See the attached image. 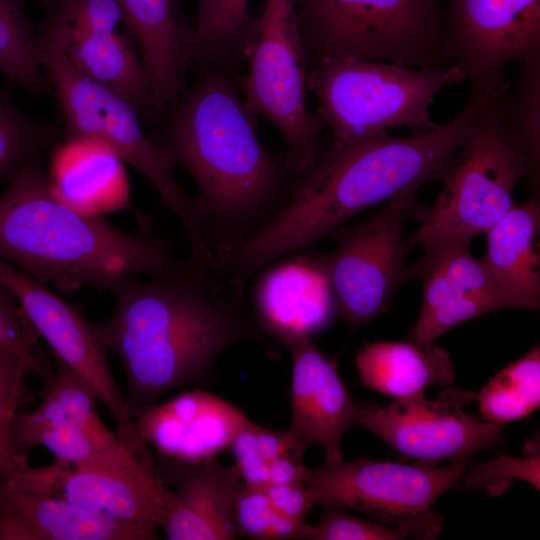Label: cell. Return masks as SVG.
<instances>
[{
	"instance_id": "obj_33",
	"label": "cell",
	"mask_w": 540,
	"mask_h": 540,
	"mask_svg": "<svg viewBox=\"0 0 540 540\" xmlns=\"http://www.w3.org/2000/svg\"><path fill=\"white\" fill-rule=\"evenodd\" d=\"M50 127L39 125L13 103L9 91L0 94V180L27 163L42 158L54 139Z\"/></svg>"
},
{
	"instance_id": "obj_22",
	"label": "cell",
	"mask_w": 540,
	"mask_h": 540,
	"mask_svg": "<svg viewBox=\"0 0 540 540\" xmlns=\"http://www.w3.org/2000/svg\"><path fill=\"white\" fill-rule=\"evenodd\" d=\"M41 35L57 44L78 72L128 103L140 119L158 121L150 79L130 34L45 27Z\"/></svg>"
},
{
	"instance_id": "obj_13",
	"label": "cell",
	"mask_w": 540,
	"mask_h": 540,
	"mask_svg": "<svg viewBox=\"0 0 540 540\" xmlns=\"http://www.w3.org/2000/svg\"><path fill=\"white\" fill-rule=\"evenodd\" d=\"M476 394L449 385L433 400L422 391L387 406L359 403L356 425L374 433L403 459L469 462L476 453L504 441L505 424L465 412Z\"/></svg>"
},
{
	"instance_id": "obj_8",
	"label": "cell",
	"mask_w": 540,
	"mask_h": 540,
	"mask_svg": "<svg viewBox=\"0 0 540 540\" xmlns=\"http://www.w3.org/2000/svg\"><path fill=\"white\" fill-rule=\"evenodd\" d=\"M295 4L310 67L326 57L390 60L416 69L451 66L444 52L440 0H295Z\"/></svg>"
},
{
	"instance_id": "obj_35",
	"label": "cell",
	"mask_w": 540,
	"mask_h": 540,
	"mask_svg": "<svg viewBox=\"0 0 540 540\" xmlns=\"http://www.w3.org/2000/svg\"><path fill=\"white\" fill-rule=\"evenodd\" d=\"M38 338L16 299L0 284V353L25 359L29 370L47 381L53 371L38 354Z\"/></svg>"
},
{
	"instance_id": "obj_21",
	"label": "cell",
	"mask_w": 540,
	"mask_h": 540,
	"mask_svg": "<svg viewBox=\"0 0 540 540\" xmlns=\"http://www.w3.org/2000/svg\"><path fill=\"white\" fill-rule=\"evenodd\" d=\"M123 22L139 46L148 73L158 122L186 89L194 61V27L180 0H119Z\"/></svg>"
},
{
	"instance_id": "obj_3",
	"label": "cell",
	"mask_w": 540,
	"mask_h": 540,
	"mask_svg": "<svg viewBox=\"0 0 540 540\" xmlns=\"http://www.w3.org/2000/svg\"><path fill=\"white\" fill-rule=\"evenodd\" d=\"M198 68L194 83L151 137L194 179L203 236L214 260L272 221L291 200L301 174L261 143L237 73Z\"/></svg>"
},
{
	"instance_id": "obj_15",
	"label": "cell",
	"mask_w": 540,
	"mask_h": 540,
	"mask_svg": "<svg viewBox=\"0 0 540 540\" xmlns=\"http://www.w3.org/2000/svg\"><path fill=\"white\" fill-rule=\"evenodd\" d=\"M443 41L470 85L501 82L508 63L540 52V0H446Z\"/></svg>"
},
{
	"instance_id": "obj_10",
	"label": "cell",
	"mask_w": 540,
	"mask_h": 540,
	"mask_svg": "<svg viewBox=\"0 0 540 540\" xmlns=\"http://www.w3.org/2000/svg\"><path fill=\"white\" fill-rule=\"evenodd\" d=\"M418 189H403L377 214L331 233L336 248L323 254V263L338 315L352 328L390 311L391 296L410 279L404 225L410 216L421 220L425 207L417 201Z\"/></svg>"
},
{
	"instance_id": "obj_44",
	"label": "cell",
	"mask_w": 540,
	"mask_h": 540,
	"mask_svg": "<svg viewBox=\"0 0 540 540\" xmlns=\"http://www.w3.org/2000/svg\"><path fill=\"white\" fill-rule=\"evenodd\" d=\"M42 3H44L47 6L52 7L56 0H40Z\"/></svg>"
},
{
	"instance_id": "obj_1",
	"label": "cell",
	"mask_w": 540,
	"mask_h": 540,
	"mask_svg": "<svg viewBox=\"0 0 540 540\" xmlns=\"http://www.w3.org/2000/svg\"><path fill=\"white\" fill-rule=\"evenodd\" d=\"M501 85H470L461 112L435 129L395 137L387 131L336 147L321 140L287 206L239 246L217 256L211 275L244 290L263 268L309 247L358 212L410 186L441 182L452 157L503 95Z\"/></svg>"
},
{
	"instance_id": "obj_42",
	"label": "cell",
	"mask_w": 540,
	"mask_h": 540,
	"mask_svg": "<svg viewBox=\"0 0 540 540\" xmlns=\"http://www.w3.org/2000/svg\"><path fill=\"white\" fill-rule=\"evenodd\" d=\"M256 442L262 457L270 464L278 457L291 454V445L285 431H277L256 424Z\"/></svg>"
},
{
	"instance_id": "obj_14",
	"label": "cell",
	"mask_w": 540,
	"mask_h": 540,
	"mask_svg": "<svg viewBox=\"0 0 540 540\" xmlns=\"http://www.w3.org/2000/svg\"><path fill=\"white\" fill-rule=\"evenodd\" d=\"M0 284L16 299L38 337L92 389L117 424V435L134 446L132 419L110 370L107 349L92 322L44 283L0 259Z\"/></svg>"
},
{
	"instance_id": "obj_36",
	"label": "cell",
	"mask_w": 540,
	"mask_h": 540,
	"mask_svg": "<svg viewBox=\"0 0 540 540\" xmlns=\"http://www.w3.org/2000/svg\"><path fill=\"white\" fill-rule=\"evenodd\" d=\"M539 459L538 452L526 453L524 458L503 455L474 466L462 480L468 488H482L493 495L503 493L514 479L528 481L539 490Z\"/></svg>"
},
{
	"instance_id": "obj_32",
	"label": "cell",
	"mask_w": 540,
	"mask_h": 540,
	"mask_svg": "<svg viewBox=\"0 0 540 540\" xmlns=\"http://www.w3.org/2000/svg\"><path fill=\"white\" fill-rule=\"evenodd\" d=\"M522 63L517 83L500 97L497 110L506 128L540 164V52Z\"/></svg>"
},
{
	"instance_id": "obj_18",
	"label": "cell",
	"mask_w": 540,
	"mask_h": 540,
	"mask_svg": "<svg viewBox=\"0 0 540 540\" xmlns=\"http://www.w3.org/2000/svg\"><path fill=\"white\" fill-rule=\"evenodd\" d=\"M250 419L236 406L200 389L184 391L132 419L134 435L162 455L200 462L229 448Z\"/></svg>"
},
{
	"instance_id": "obj_31",
	"label": "cell",
	"mask_w": 540,
	"mask_h": 540,
	"mask_svg": "<svg viewBox=\"0 0 540 540\" xmlns=\"http://www.w3.org/2000/svg\"><path fill=\"white\" fill-rule=\"evenodd\" d=\"M0 70L10 83L31 94L45 92L37 36L14 0H0Z\"/></svg>"
},
{
	"instance_id": "obj_25",
	"label": "cell",
	"mask_w": 540,
	"mask_h": 540,
	"mask_svg": "<svg viewBox=\"0 0 540 540\" xmlns=\"http://www.w3.org/2000/svg\"><path fill=\"white\" fill-rule=\"evenodd\" d=\"M355 365L362 384L395 399L449 386L455 379L450 354L434 343L421 347L412 341L377 340L358 351Z\"/></svg>"
},
{
	"instance_id": "obj_39",
	"label": "cell",
	"mask_w": 540,
	"mask_h": 540,
	"mask_svg": "<svg viewBox=\"0 0 540 540\" xmlns=\"http://www.w3.org/2000/svg\"><path fill=\"white\" fill-rule=\"evenodd\" d=\"M265 490L276 511L300 521H305L307 514L315 505L303 481L268 485Z\"/></svg>"
},
{
	"instance_id": "obj_17",
	"label": "cell",
	"mask_w": 540,
	"mask_h": 540,
	"mask_svg": "<svg viewBox=\"0 0 540 540\" xmlns=\"http://www.w3.org/2000/svg\"><path fill=\"white\" fill-rule=\"evenodd\" d=\"M292 357V420L286 436L291 454L303 461L305 451L319 444L326 463L342 461L341 441L356 425L359 403L353 401L338 372L337 362L310 337L288 345Z\"/></svg>"
},
{
	"instance_id": "obj_9",
	"label": "cell",
	"mask_w": 540,
	"mask_h": 540,
	"mask_svg": "<svg viewBox=\"0 0 540 540\" xmlns=\"http://www.w3.org/2000/svg\"><path fill=\"white\" fill-rule=\"evenodd\" d=\"M246 74L236 81L247 110L268 119L286 147L285 162L297 173L315 162L325 125L306 104L310 61L301 39L295 0H266L244 51Z\"/></svg>"
},
{
	"instance_id": "obj_4",
	"label": "cell",
	"mask_w": 540,
	"mask_h": 540,
	"mask_svg": "<svg viewBox=\"0 0 540 540\" xmlns=\"http://www.w3.org/2000/svg\"><path fill=\"white\" fill-rule=\"evenodd\" d=\"M40 163L20 168L0 194V259L61 291L89 286L99 293L127 277L176 274L199 264L174 257L171 241L125 233L70 206Z\"/></svg>"
},
{
	"instance_id": "obj_28",
	"label": "cell",
	"mask_w": 540,
	"mask_h": 540,
	"mask_svg": "<svg viewBox=\"0 0 540 540\" xmlns=\"http://www.w3.org/2000/svg\"><path fill=\"white\" fill-rule=\"evenodd\" d=\"M54 362L41 403L30 412L19 408L16 416L33 425H68L102 438L117 436L101 419L98 399L89 385L59 359L54 358Z\"/></svg>"
},
{
	"instance_id": "obj_16",
	"label": "cell",
	"mask_w": 540,
	"mask_h": 540,
	"mask_svg": "<svg viewBox=\"0 0 540 540\" xmlns=\"http://www.w3.org/2000/svg\"><path fill=\"white\" fill-rule=\"evenodd\" d=\"M251 311L265 336L288 347L327 328L338 314L323 254L299 249L257 273Z\"/></svg>"
},
{
	"instance_id": "obj_38",
	"label": "cell",
	"mask_w": 540,
	"mask_h": 540,
	"mask_svg": "<svg viewBox=\"0 0 540 540\" xmlns=\"http://www.w3.org/2000/svg\"><path fill=\"white\" fill-rule=\"evenodd\" d=\"M255 429L256 424L250 421L237 433L230 448L243 482L249 487L266 488L269 485V463L259 452Z\"/></svg>"
},
{
	"instance_id": "obj_27",
	"label": "cell",
	"mask_w": 540,
	"mask_h": 540,
	"mask_svg": "<svg viewBox=\"0 0 540 540\" xmlns=\"http://www.w3.org/2000/svg\"><path fill=\"white\" fill-rule=\"evenodd\" d=\"M194 26V61L198 67L214 66L235 71L255 22L249 0H197Z\"/></svg>"
},
{
	"instance_id": "obj_43",
	"label": "cell",
	"mask_w": 540,
	"mask_h": 540,
	"mask_svg": "<svg viewBox=\"0 0 540 540\" xmlns=\"http://www.w3.org/2000/svg\"><path fill=\"white\" fill-rule=\"evenodd\" d=\"M303 461L288 453L269 464V485H282L303 480L305 468Z\"/></svg>"
},
{
	"instance_id": "obj_19",
	"label": "cell",
	"mask_w": 540,
	"mask_h": 540,
	"mask_svg": "<svg viewBox=\"0 0 540 540\" xmlns=\"http://www.w3.org/2000/svg\"><path fill=\"white\" fill-rule=\"evenodd\" d=\"M156 470L173 492V503L162 526L167 539L236 538L233 500L242 480L236 464L223 466L216 457L195 463L163 457Z\"/></svg>"
},
{
	"instance_id": "obj_40",
	"label": "cell",
	"mask_w": 540,
	"mask_h": 540,
	"mask_svg": "<svg viewBox=\"0 0 540 540\" xmlns=\"http://www.w3.org/2000/svg\"><path fill=\"white\" fill-rule=\"evenodd\" d=\"M27 393L26 386L19 389L0 415V478L3 477L8 469L26 464V457L16 454L11 449L9 431L13 417L16 411L22 406Z\"/></svg>"
},
{
	"instance_id": "obj_7",
	"label": "cell",
	"mask_w": 540,
	"mask_h": 540,
	"mask_svg": "<svg viewBox=\"0 0 540 540\" xmlns=\"http://www.w3.org/2000/svg\"><path fill=\"white\" fill-rule=\"evenodd\" d=\"M498 100L452 157L441 180L443 189L434 205L424 208L409 249L471 242L515 205L513 191L520 179L528 178L538 190L540 164L502 122Z\"/></svg>"
},
{
	"instance_id": "obj_20",
	"label": "cell",
	"mask_w": 540,
	"mask_h": 540,
	"mask_svg": "<svg viewBox=\"0 0 540 540\" xmlns=\"http://www.w3.org/2000/svg\"><path fill=\"white\" fill-rule=\"evenodd\" d=\"M157 531L0 478V540H153Z\"/></svg>"
},
{
	"instance_id": "obj_11",
	"label": "cell",
	"mask_w": 540,
	"mask_h": 540,
	"mask_svg": "<svg viewBox=\"0 0 540 540\" xmlns=\"http://www.w3.org/2000/svg\"><path fill=\"white\" fill-rule=\"evenodd\" d=\"M468 461L445 466L358 457L305 468L303 483L315 505L362 512L375 521L406 524L431 516L432 506L463 479Z\"/></svg>"
},
{
	"instance_id": "obj_12",
	"label": "cell",
	"mask_w": 540,
	"mask_h": 540,
	"mask_svg": "<svg viewBox=\"0 0 540 540\" xmlns=\"http://www.w3.org/2000/svg\"><path fill=\"white\" fill-rule=\"evenodd\" d=\"M2 480L13 488L60 496L156 531L173 503V492L159 477L149 449L81 466L24 464L7 471Z\"/></svg>"
},
{
	"instance_id": "obj_2",
	"label": "cell",
	"mask_w": 540,
	"mask_h": 540,
	"mask_svg": "<svg viewBox=\"0 0 540 540\" xmlns=\"http://www.w3.org/2000/svg\"><path fill=\"white\" fill-rule=\"evenodd\" d=\"M110 293L112 316L92 326L124 367L131 419L172 390L208 382L227 347L265 341L244 291L202 265L148 280L127 277Z\"/></svg>"
},
{
	"instance_id": "obj_41",
	"label": "cell",
	"mask_w": 540,
	"mask_h": 540,
	"mask_svg": "<svg viewBox=\"0 0 540 540\" xmlns=\"http://www.w3.org/2000/svg\"><path fill=\"white\" fill-rule=\"evenodd\" d=\"M28 370L25 359L0 353V415L13 395L25 386V374Z\"/></svg>"
},
{
	"instance_id": "obj_29",
	"label": "cell",
	"mask_w": 540,
	"mask_h": 540,
	"mask_svg": "<svg viewBox=\"0 0 540 540\" xmlns=\"http://www.w3.org/2000/svg\"><path fill=\"white\" fill-rule=\"evenodd\" d=\"M482 419L507 424L529 416L540 404V348L534 345L503 368L476 394Z\"/></svg>"
},
{
	"instance_id": "obj_34",
	"label": "cell",
	"mask_w": 540,
	"mask_h": 540,
	"mask_svg": "<svg viewBox=\"0 0 540 540\" xmlns=\"http://www.w3.org/2000/svg\"><path fill=\"white\" fill-rule=\"evenodd\" d=\"M502 299L490 296H466L442 304L426 314H419L409 332V340L427 347L453 327L485 313L509 309Z\"/></svg>"
},
{
	"instance_id": "obj_6",
	"label": "cell",
	"mask_w": 540,
	"mask_h": 540,
	"mask_svg": "<svg viewBox=\"0 0 540 540\" xmlns=\"http://www.w3.org/2000/svg\"><path fill=\"white\" fill-rule=\"evenodd\" d=\"M37 53L55 90L68 137L103 143L142 174L182 224L191 258L209 266L213 255L204 240L196 198L181 188L175 177L176 162L145 134L138 114L119 96L78 72L61 48L41 34Z\"/></svg>"
},
{
	"instance_id": "obj_30",
	"label": "cell",
	"mask_w": 540,
	"mask_h": 540,
	"mask_svg": "<svg viewBox=\"0 0 540 540\" xmlns=\"http://www.w3.org/2000/svg\"><path fill=\"white\" fill-rule=\"evenodd\" d=\"M443 528V517L434 512L420 521L406 524H388L364 520L338 507L322 506L318 525L305 523L297 539L306 540H403L436 539Z\"/></svg>"
},
{
	"instance_id": "obj_23",
	"label": "cell",
	"mask_w": 540,
	"mask_h": 540,
	"mask_svg": "<svg viewBox=\"0 0 540 540\" xmlns=\"http://www.w3.org/2000/svg\"><path fill=\"white\" fill-rule=\"evenodd\" d=\"M540 200L534 194L514 205L487 233L481 261L512 308L537 310L540 305Z\"/></svg>"
},
{
	"instance_id": "obj_24",
	"label": "cell",
	"mask_w": 540,
	"mask_h": 540,
	"mask_svg": "<svg viewBox=\"0 0 540 540\" xmlns=\"http://www.w3.org/2000/svg\"><path fill=\"white\" fill-rule=\"evenodd\" d=\"M123 163L103 143L68 137L54 148L48 180L56 194L70 206L99 215L130 204Z\"/></svg>"
},
{
	"instance_id": "obj_37",
	"label": "cell",
	"mask_w": 540,
	"mask_h": 540,
	"mask_svg": "<svg viewBox=\"0 0 540 540\" xmlns=\"http://www.w3.org/2000/svg\"><path fill=\"white\" fill-rule=\"evenodd\" d=\"M237 535L272 540V529L278 511L271 504L265 488L249 487L240 481L233 500Z\"/></svg>"
},
{
	"instance_id": "obj_26",
	"label": "cell",
	"mask_w": 540,
	"mask_h": 540,
	"mask_svg": "<svg viewBox=\"0 0 540 540\" xmlns=\"http://www.w3.org/2000/svg\"><path fill=\"white\" fill-rule=\"evenodd\" d=\"M424 250V255L408 266L410 278H418L423 284L420 314L466 296L497 297L512 308L481 261L471 254L470 242L439 243Z\"/></svg>"
},
{
	"instance_id": "obj_5",
	"label": "cell",
	"mask_w": 540,
	"mask_h": 540,
	"mask_svg": "<svg viewBox=\"0 0 540 540\" xmlns=\"http://www.w3.org/2000/svg\"><path fill=\"white\" fill-rule=\"evenodd\" d=\"M465 79L455 65L415 69L326 57L311 67L306 87L317 99V116L329 128L326 141L341 147L394 127H407L413 133L435 129L439 124L429 110L435 96Z\"/></svg>"
}]
</instances>
